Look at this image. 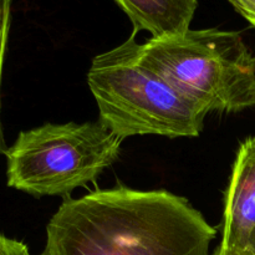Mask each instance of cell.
<instances>
[{
	"mask_svg": "<svg viewBox=\"0 0 255 255\" xmlns=\"http://www.w3.org/2000/svg\"><path fill=\"white\" fill-rule=\"evenodd\" d=\"M216 236L183 197L116 187L65 199L41 255H209Z\"/></svg>",
	"mask_w": 255,
	"mask_h": 255,
	"instance_id": "1",
	"label": "cell"
},
{
	"mask_svg": "<svg viewBox=\"0 0 255 255\" xmlns=\"http://www.w3.org/2000/svg\"><path fill=\"white\" fill-rule=\"evenodd\" d=\"M87 84L99 121L121 139L141 134L198 137L203 129L208 111L143 61L134 34L92 60Z\"/></svg>",
	"mask_w": 255,
	"mask_h": 255,
	"instance_id": "2",
	"label": "cell"
},
{
	"mask_svg": "<svg viewBox=\"0 0 255 255\" xmlns=\"http://www.w3.org/2000/svg\"><path fill=\"white\" fill-rule=\"evenodd\" d=\"M143 61L208 112L255 106V56L237 31L187 30L141 44Z\"/></svg>",
	"mask_w": 255,
	"mask_h": 255,
	"instance_id": "3",
	"label": "cell"
},
{
	"mask_svg": "<svg viewBox=\"0 0 255 255\" xmlns=\"http://www.w3.org/2000/svg\"><path fill=\"white\" fill-rule=\"evenodd\" d=\"M121 143L100 121L22 131L4 153L7 186L35 197L67 196L111 167Z\"/></svg>",
	"mask_w": 255,
	"mask_h": 255,
	"instance_id": "4",
	"label": "cell"
},
{
	"mask_svg": "<svg viewBox=\"0 0 255 255\" xmlns=\"http://www.w3.org/2000/svg\"><path fill=\"white\" fill-rule=\"evenodd\" d=\"M255 234V137L239 146L224 194L223 234L219 248L242 255Z\"/></svg>",
	"mask_w": 255,
	"mask_h": 255,
	"instance_id": "5",
	"label": "cell"
},
{
	"mask_svg": "<svg viewBox=\"0 0 255 255\" xmlns=\"http://www.w3.org/2000/svg\"><path fill=\"white\" fill-rule=\"evenodd\" d=\"M128 16L134 32L148 31L152 37L189 30L198 0H114Z\"/></svg>",
	"mask_w": 255,
	"mask_h": 255,
	"instance_id": "6",
	"label": "cell"
},
{
	"mask_svg": "<svg viewBox=\"0 0 255 255\" xmlns=\"http://www.w3.org/2000/svg\"><path fill=\"white\" fill-rule=\"evenodd\" d=\"M11 1L12 0H0V154L5 153L7 148L5 146L4 132H2L1 125V80L7 39H9L10 22H11Z\"/></svg>",
	"mask_w": 255,
	"mask_h": 255,
	"instance_id": "7",
	"label": "cell"
},
{
	"mask_svg": "<svg viewBox=\"0 0 255 255\" xmlns=\"http://www.w3.org/2000/svg\"><path fill=\"white\" fill-rule=\"evenodd\" d=\"M0 255H31L22 242L0 234Z\"/></svg>",
	"mask_w": 255,
	"mask_h": 255,
	"instance_id": "8",
	"label": "cell"
},
{
	"mask_svg": "<svg viewBox=\"0 0 255 255\" xmlns=\"http://www.w3.org/2000/svg\"><path fill=\"white\" fill-rule=\"evenodd\" d=\"M228 1L255 29V0H228Z\"/></svg>",
	"mask_w": 255,
	"mask_h": 255,
	"instance_id": "9",
	"label": "cell"
},
{
	"mask_svg": "<svg viewBox=\"0 0 255 255\" xmlns=\"http://www.w3.org/2000/svg\"><path fill=\"white\" fill-rule=\"evenodd\" d=\"M242 255H255V234L253 237H252L251 242H249L248 248L246 249V252H244V253Z\"/></svg>",
	"mask_w": 255,
	"mask_h": 255,
	"instance_id": "10",
	"label": "cell"
},
{
	"mask_svg": "<svg viewBox=\"0 0 255 255\" xmlns=\"http://www.w3.org/2000/svg\"><path fill=\"white\" fill-rule=\"evenodd\" d=\"M213 255H236V254H232V253H227V252H223L222 251L221 248H218L217 249L216 252H214L213 253Z\"/></svg>",
	"mask_w": 255,
	"mask_h": 255,
	"instance_id": "11",
	"label": "cell"
}]
</instances>
